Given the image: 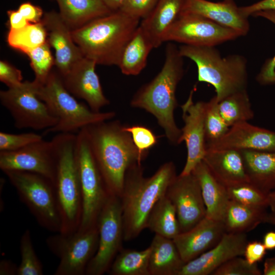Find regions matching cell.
<instances>
[{"mask_svg":"<svg viewBox=\"0 0 275 275\" xmlns=\"http://www.w3.org/2000/svg\"><path fill=\"white\" fill-rule=\"evenodd\" d=\"M112 12L117 11L126 0H101Z\"/></svg>","mask_w":275,"mask_h":275,"instance_id":"52","label":"cell"},{"mask_svg":"<svg viewBox=\"0 0 275 275\" xmlns=\"http://www.w3.org/2000/svg\"><path fill=\"white\" fill-rule=\"evenodd\" d=\"M242 13L249 17L260 11H275V0H261L252 5L240 7Z\"/></svg>","mask_w":275,"mask_h":275,"instance_id":"47","label":"cell"},{"mask_svg":"<svg viewBox=\"0 0 275 275\" xmlns=\"http://www.w3.org/2000/svg\"><path fill=\"white\" fill-rule=\"evenodd\" d=\"M266 223H268L275 226V213L271 212L268 214Z\"/></svg>","mask_w":275,"mask_h":275,"instance_id":"54","label":"cell"},{"mask_svg":"<svg viewBox=\"0 0 275 275\" xmlns=\"http://www.w3.org/2000/svg\"><path fill=\"white\" fill-rule=\"evenodd\" d=\"M3 172L17 170L41 175L54 184L56 161L52 140L43 139L13 151H0Z\"/></svg>","mask_w":275,"mask_h":275,"instance_id":"15","label":"cell"},{"mask_svg":"<svg viewBox=\"0 0 275 275\" xmlns=\"http://www.w3.org/2000/svg\"><path fill=\"white\" fill-rule=\"evenodd\" d=\"M268 207L270 208L271 212L275 213V189L267 195Z\"/></svg>","mask_w":275,"mask_h":275,"instance_id":"53","label":"cell"},{"mask_svg":"<svg viewBox=\"0 0 275 275\" xmlns=\"http://www.w3.org/2000/svg\"><path fill=\"white\" fill-rule=\"evenodd\" d=\"M21 71L7 61H0V81L8 88H13L23 82Z\"/></svg>","mask_w":275,"mask_h":275,"instance_id":"44","label":"cell"},{"mask_svg":"<svg viewBox=\"0 0 275 275\" xmlns=\"http://www.w3.org/2000/svg\"><path fill=\"white\" fill-rule=\"evenodd\" d=\"M180 55L193 61L198 71V80L212 85L217 101L234 93L246 90L247 61L238 54L222 57L215 46L182 45Z\"/></svg>","mask_w":275,"mask_h":275,"instance_id":"5","label":"cell"},{"mask_svg":"<svg viewBox=\"0 0 275 275\" xmlns=\"http://www.w3.org/2000/svg\"><path fill=\"white\" fill-rule=\"evenodd\" d=\"M146 228L155 234L172 239L180 233L175 207L166 195L156 202L151 210Z\"/></svg>","mask_w":275,"mask_h":275,"instance_id":"31","label":"cell"},{"mask_svg":"<svg viewBox=\"0 0 275 275\" xmlns=\"http://www.w3.org/2000/svg\"><path fill=\"white\" fill-rule=\"evenodd\" d=\"M205 124L206 143L219 140L230 128L219 113L215 96L206 102Z\"/></svg>","mask_w":275,"mask_h":275,"instance_id":"38","label":"cell"},{"mask_svg":"<svg viewBox=\"0 0 275 275\" xmlns=\"http://www.w3.org/2000/svg\"><path fill=\"white\" fill-rule=\"evenodd\" d=\"M181 13L204 17L219 25L231 29L240 36L248 34L250 23L233 0L214 2L208 0H186Z\"/></svg>","mask_w":275,"mask_h":275,"instance_id":"22","label":"cell"},{"mask_svg":"<svg viewBox=\"0 0 275 275\" xmlns=\"http://www.w3.org/2000/svg\"><path fill=\"white\" fill-rule=\"evenodd\" d=\"M18 266L11 261L3 259L0 262L1 275H17Z\"/></svg>","mask_w":275,"mask_h":275,"instance_id":"49","label":"cell"},{"mask_svg":"<svg viewBox=\"0 0 275 275\" xmlns=\"http://www.w3.org/2000/svg\"><path fill=\"white\" fill-rule=\"evenodd\" d=\"M27 56L35 74L34 81L38 85L44 84L52 70L53 66H55V59L47 40L30 51Z\"/></svg>","mask_w":275,"mask_h":275,"instance_id":"35","label":"cell"},{"mask_svg":"<svg viewBox=\"0 0 275 275\" xmlns=\"http://www.w3.org/2000/svg\"><path fill=\"white\" fill-rule=\"evenodd\" d=\"M47 40V31L42 21L30 23L19 30H9L7 36V42L11 47L26 55Z\"/></svg>","mask_w":275,"mask_h":275,"instance_id":"34","label":"cell"},{"mask_svg":"<svg viewBox=\"0 0 275 275\" xmlns=\"http://www.w3.org/2000/svg\"><path fill=\"white\" fill-rule=\"evenodd\" d=\"M266 253V249L263 242L258 241L248 242L243 253L245 259L251 264L261 261Z\"/></svg>","mask_w":275,"mask_h":275,"instance_id":"45","label":"cell"},{"mask_svg":"<svg viewBox=\"0 0 275 275\" xmlns=\"http://www.w3.org/2000/svg\"><path fill=\"white\" fill-rule=\"evenodd\" d=\"M250 182L268 195L275 189V152L240 151Z\"/></svg>","mask_w":275,"mask_h":275,"instance_id":"26","label":"cell"},{"mask_svg":"<svg viewBox=\"0 0 275 275\" xmlns=\"http://www.w3.org/2000/svg\"><path fill=\"white\" fill-rule=\"evenodd\" d=\"M158 0H126L118 10L139 19H144L152 11Z\"/></svg>","mask_w":275,"mask_h":275,"instance_id":"43","label":"cell"},{"mask_svg":"<svg viewBox=\"0 0 275 275\" xmlns=\"http://www.w3.org/2000/svg\"><path fill=\"white\" fill-rule=\"evenodd\" d=\"M56 1L62 18L71 30L112 12L101 0H52Z\"/></svg>","mask_w":275,"mask_h":275,"instance_id":"28","label":"cell"},{"mask_svg":"<svg viewBox=\"0 0 275 275\" xmlns=\"http://www.w3.org/2000/svg\"><path fill=\"white\" fill-rule=\"evenodd\" d=\"M186 0H158L150 14L140 24L154 48L164 42V37L178 18Z\"/></svg>","mask_w":275,"mask_h":275,"instance_id":"25","label":"cell"},{"mask_svg":"<svg viewBox=\"0 0 275 275\" xmlns=\"http://www.w3.org/2000/svg\"><path fill=\"white\" fill-rule=\"evenodd\" d=\"M192 90L186 101L181 105L184 126L181 129L180 143L184 142L187 149V158L180 174H190L203 160L206 152L205 118L206 102H194Z\"/></svg>","mask_w":275,"mask_h":275,"instance_id":"16","label":"cell"},{"mask_svg":"<svg viewBox=\"0 0 275 275\" xmlns=\"http://www.w3.org/2000/svg\"><path fill=\"white\" fill-rule=\"evenodd\" d=\"M124 129L131 135L140 153L147 156L150 149L158 142V136L148 127L142 125H124Z\"/></svg>","mask_w":275,"mask_h":275,"instance_id":"39","label":"cell"},{"mask_svg":"<svg viewBox=\"0 0 275 275\" xmlns=\"http://www.w3.org/2000/svg\"><path fill=\"white\" fill-rule=\"evenodd\" d=\"M240 37L236 31L199 15L181 13L167 32L163 41L183 45L215 46Z\"/></svg>","mask_w":275,"mask_h":275,"instance_id":"13","label":"cell"},{"mask_svg":"<svg viewBox=\"0 0 275 275\" xmlns=\"http://www.w3.org/2000/svg\"><path fill=\"white\" fill-rule=\"evenodd\" d=\"M140 20L117 10L72 30L71 34L84 57L97 65L117 66Z\"/></svg>","mask_w":275,"mask_h":275,"instance_id":"4","label":"cell"},{"mask_svg":"<svg viewBox=\"0 0 275 275\" xmlns=\"http://www.w3.org/2000/svg\"><path fill=\"white\" fill-rule=\"evenodd\" d=\"M254 16L263 17L275 25V11H261ZM256 80L261 85H275V55L265 61L256 76Z\"/></svg>","mask_w":275,"mask_h":275,"instance_id":"42","label":"cell"},{"mask_svg":"<svg viewBox=\"0 0 275 275\" xmlns=\"http://www.w3.org/2000/svg\"><path fill=\"white\" fill-rule=\"evenodd\" d=\"M245 233L226 232L212 248L186 263L178 275H209L228 260L243 255Z\"/></svg>","mask_w":275,"mask_h":275,"instance_id":"18","label":"cell"},{"mask_svg":"<svg viewBox=\"0 0 275 275\" xmlns=\"http://www.w3.org/2000/svg\"><path fill=\"white\" fill-rule=\"evenodd\" d=\"M217 102L219 113L230 127L254 118V113L246 90L232 94Z\"/></svg>","mask_w":275,"mask_h":275,"instance_id":"33","label":"cell"},{"mask_svg":"<svg viewBox=\"0 0 275 275\" xmlns=\"http://www.w3.org/2000/svg\"><path fill=\"white\" fill-rule=\"evenodd\" d=\"M234 257L218 267L212 275H261L257 263L251 264L245 258Z\"/></svg>","mask_w":275,"mask_h":275,"instance_id":"41","label":"cell"},{"mask_svg":"<svg viewBox=\"0 0 275 275\" xmlns=\"http://www.w3.org/2000/svg\"><path fill=\"white\" fill-rule=\"evenodd\" d=\"M98 247L89 262L86 275L107 272L114 260L123 248V225L120 197L110 195L97 219Z\"/></svg>","mask_w":275,"mask_h":275,"instance_id":"12","label":"cell"},{"mask_svg":"<svg viewBox=\"0 0 275 275\" xmlns=\"http://www.w3.org/2000/svg\"><path fill=\"white\" fill-rule=\"evenodd\" d=\"M263 243L266 250H271L275 249V231L267 232L263 237Z\"/></svg>","mask_w":275,"mask_h":275,"instance_id":"51","label":"cell"},{"mask_svg":"<svg viewBox=\"0 0 275 275\" xmlns=\"http://www.w3.org/2000/svg\"><path fill=\"white\" fill-rule=\"evenodd\" d=\"M17 10L27 21L31 23L41 22L44 14L40 6L34 5L30 2L21 3Z\"/></svg>","mask_w":275,"mask_h":275,"instance_id":"46","label":"cell"},{"mask_svg":"<svg viewBox=\"0 0 275 275\" xmlns=\"http://www.w3.org/2000/svg\"><path fill=\"white\" fill-rule=\"evenodd\" d=\"M263 274L264 275H275V255L267 258L265 260Z\"/></svg>","mask_w":275,"mask_h":275,"instance_id":"50","label":"cell"},{"mask_svg":"<svg viewBox=\"0 0 275 275\" xmlns=\"http://www.w3.org/2000/svg\"><path fill=\"white\" fill-rule=\"evenodd\" d=\"M76 133H57L52 139L56 161L54 185L61 219L60 232L70 235L78 229L82 197L74 156Z\"/></svg>","mask_w":275,"mask_h":275,"instance_id":"6","label":"cell"},{"mask_svg":"<svg viewBox=\"0 0 275 275\" xmlns=\"http://www.w3.org/2000/svg\"><path fill=\"white\" fill-rule=\"evenodd\" d=\"M96 63L85 57L76 62L67 73L61 76L66 89L75 97L85 101L94 112L109 104L95 71Z\"/></svg>","mask_w":275,"mask_h":275,"instance_id":"17","label":"cell"},{"mask_svg":"<svg viewBox=\"0 0 275 275\" xmlns=\"http://www.w3.org/2000/svg\"><path fill=\"white\" fill-rule=\"evenodd\" d=\"M221 150L275 152V131L248 122L237 123L219 140L206 143V151Z\"/></svg>","mask_w":275,"mask_h":275,"instance_id":"19","label":"cell"},{"mask_svg":"<svg viewBox=\"0 0 275 275\" xmlns=\"http://www.w3.org/2000/svg\"><path fill=\"white\" fill-rule=\"evenodd\" d=\"M109 120L82 129L108 193L120 197L127 170L142 163L147 156L137 149L124 125L118 120Z\"/></svg>","mask_w":275,"mask_h":275,"instance_id":"1","label":"cell"},{"mask_svg":"<svg viewBox=\"0 0 275 275\" xmlns=\"http://www.w3.org/2000/svg\"><path fill=\"white\" fill-rule=\"evenodd\" d=\"M34 81L0 91V102L11 115L14 126L19 129L47 130L54 127L58 118L36 93Z\"/></svg>","mask_w":275,"mask_h":275,"instance_id":"10","label":"cell"},{"mask_svg":"<svg viewBox=\"0 0 275 275\" xmlns=\"http://www.w3.org/2000/svg\"><path fill=\"white\" fill-rule=\"evenodd\" d=\"M150 246L142 251L122 248L108 271L111 275H150L149 264Z\"/></svg>","mask_w":275,"mask_h":275,"instance_id":"32","label":"cell"},{"mask_svg":"<svg viewBox=\"0 0 275 275\" xmlns=\"http://www.w3.org/2000/svg\"><path fill=\"white\" fill-rule=\"evenodd\" d=\"M163 65L157 75L143 86L132 97L130 105L145 110L156 118L171 144L180 143L181 130L176 124L174 111L177 106V87L184 73L183 57L179 48L167 44Z\"/></svg>","mask_w":275,"mask_h":275,"instance_id":"3","label":"cell"},{"mask_svg":"<svg viewBox=\"0 0 275 275\" xmlns=\"http://www.w3.org/2000/svg\"><path fill=\"white\" fill-rule=\"evenodd\" d=\"M74 156L82 204L81 219L77 230H85L97 224L99 215L111 194L105 186L82 129L76 133Z\"/></svg>","mask_w":275,"mask_h":275,"instance_id":"9","label":"cell"},{"mask_svg":"<svg viewBox=\"0 0 275 275\" xmlns=\"http://www.w3.org/2000/svg\"><path fill=\"white\" fill-rule=\"evenodd\" d=\"M226 232L222 221L205 216L188 231L173 240L185 263L214 247Z\"/></svg>","mask_w":275,"mask_h":275,"instance_id":"21","label":"cell"},{"mask_svg":"<svg viewBox=\"0 0 275 275\" xmlns=\"http://www.w3.org/2000/svg\"><path fill=\"white\" fill-rule=\"evenodd\" d=\"M266 209L230 200L222 220L226 232L246 233L266 223L268 214Z\"/></svg>","mask_w":275,"mask_h":275,"instance_id":"29","label":"cell"},{"mask_svg":"<svg viewBox=\"0 0 275 275\" xmlns=\"http://www.w3.org/2000/svg\"><path fill=\"white\" fill-rule=\"evenodd\" d=\"M166 196L175 207L180 233L191 229L206 216L200 185L192 173L177 175L168 187Z\"/></svg>","mask_w":275,"mask_h":275,"instance_id":"14","label":"cell"},{"mask_svg":"<svg viewBox=\"0 0 275 275\" xmlns=\"http://www.w3.org/2000/svg\"><path fill=\"white\" fill-rule=\"evenodd\" d=\"M151 249L150 275H178L185 264L173 240L155 234Z\"/></svg>","mask_w":275,"mask_h":275,"instance_id":"27","label":"cell"},{"mask_svg":"<svg viewBox=\"0 0 275 275\" xmlns=\"http://www.w3.org/2000/svg\"><path fill=\"white\" fill-rule=\"evenodd\" d=\"M203 161L214 177L226 187L250 182L240 151H206Z\"/></svg>","mask_w":275,"mask_h":275,"instance_id":"23","label":"cell"},{"mask_svg":"<svg viewBox=\"0 0 275 275\" xmlns=\"http://www.w3.org/2000/svg\"><path fill=\"white\" fill-rule=\"evenodd\" d=\"M97 224L85 230L65 235L50 236L46 244L60 260L55 275H86L88 265L95 254L98 244Z\"/></svg>","mask_w":275,"mask_h":275,"instance_id":"11","label":"cell"},{"mask_svg":"<svg viewBox=\"0 0 275 275\" xmlns=\"http://www.w3.org/2000/svg\"><path fill=\"white\" fill-rule=\"evenodd\" d=\"M21 261L18 266L17 275H42L43 268L33 247L31 233L26 229L20 241Z\"/></svg>","mask_w":275,"mask_h":275,"instance_id":"36","label":"cell"},{"mask_svg":"<svg viewBox=\"0 0 275 275\" xmlns=\"http://www.w3.org/2000/svg\"><path fill=\"white\" fill-rule=\"evenodd\" d=\"M177 176L174 162L164 163L149 177H145L142 163L127 171L120 197L126 241L136 238L145 229L149 214Z\"/></svg>","mask_w":275,"mask_h":275,"instance_id":"2","label":"cell"},{"mask_svg":"<svg viewBox=\"0 0 275 275\" xmlns=\"http://www.w3.org/2000/svg\"><path fill=\"white\" fill-rule=\"evenodd\" d=\"M226 188L230 200L250 206L268 207L267 195L250 182L237 184Z\"/></svg>","mask_w":275,"mask_h":275,"instance_id":"37","label":"cell"},{"mask_svg":"<svg viewBox=\"0 0 275 275\" xmlns=\"http://www.w3.org/2000/svg\"><path fill=\"white\" fill-rule=\"evenodd\" d=\"M41 21L47 31V41L55 51L56 70L62 76L84 56L73 40L72 30L59 12H45Z\"/></svg>","mask_w":275,"mask_h":275,"instance_id":"20","label":"cell"},{"mask_svg":"<svg viewBox=\"0 0 275 275\" xmlns=\"http://www.w3.org/2000/svg\"><path fill=\"white\" fill-rule=\"evenodd\" d=\"M200 185L206 210V216L222 221L230 201L227 188L212 175L202 160L191 172Z\"/></svg>","mask_w":275,"mask_h":275,"instance_id":"24","label":"cell"},{"mask_svg":"<svg viewBox=\"0 0 275 275\" xmlns=\"http://www.w3.org/2000/svg\"><path fill=\"white\" fill-rule=\"evenodd\" d=\"M153 48V43L139 25L124 48L117 66L125 75H137L145 68Z\"/></svg>","mask_w":275,"mask_h":275,"instance_id":"30","label":"cell"},{"mask_svg":"<svg viewBox=\"0 0 275 275\" xmlns=\"http://www.w3.org/2000/svg\"><path fill=\"white\" fill-rule=\"evenodd\" d=\"M35 83L38 97L58 120L54 127L44 131V135L50 133L75 134L88 125L111 120L116 116V113L112 111L94 112L78 101L65 87L57 70L52 69L44 84Z\"/></svg>","mask_w":275,"mask_h":275,"instance_id":"7","label":"cell"},{"mask_svg":"<svg viewBox=\"0 0 275 275\" xmlns=\"http://www.w3.org/2000/svg\"><path fill=\"white\" fill-rule=\"evenodd\" d=\"M43 139V136L33 132L13 134L0 132V151H13Z\"/></svg>","mask_w":275,"mask_h":275,"instance_id":"40","label":"cell"},{"mask_svg":"<svg viewBox=\"0 0 275 275\" xmlns=\"http://www.w3.org/2000/svg\"><path fill=\"white\" fill-rule=\"evenodd\" d=\"M7 13L10 30H19L30 23L18 10H9Z\"/></svg>","mask_w":275,"mask_h":275,"instance_id":"48","label":"cell"},{"mask_svg":"<svg viewBox=\"0 0 275 275\" xmlns=\"http://www.w3.org/2000/svg\"><path fill=\"white\" fill-rule=\"evenodd\" d=\"M3 172L38 223L50 231L59 233L61 219L53 183L32 172L17 170Z\"/></svg>","mask_w":275,"mask_h":275,"instance_id":"8","label":"cell"}]
</instances>
